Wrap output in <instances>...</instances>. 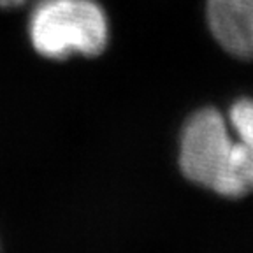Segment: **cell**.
Listing matches in <instances>:
<instances>
[{
  "label": "cell",
  "mask_w": 253,
  "mask_h": 253,
  "mask_svg": "<svg viewBox=\"0 0 253 253\" xmlns=\"http://www.w3.org/2000/svg\"><path fill=\"white\" fill-rule=\"evenodd\" d=\"M32 44L42 56L100 55L107 44V20L93 0H42L30 20Z\"/></svg>",
  "instance_id": "7a4b0ae2"
},
{
  "label": "cell",
  "mask_w": 253,
  "mask_h": 253,
  "mask_svg": "<svg viewBox=\"0 0 253 253\" xmlns=\"http://www.w3.org/2000/svg\"><path fill=\"white\" fill-rule=\"evenodd\" d=\"M25 0H0V7H12V5L23 4Z\"/></svg>",
  "instance_id": "5b68a950"
},
{
  "label": "cell",
  "mask_w": 253,
  "mask_h": 253,
  "mask_svg": "<svg viewBox=\"0 0 253 253\" xmlns=\"http://www.w3.org/2000/svg\"><path fill=\"white\" fill-rule=\"evenodd\" d=\"M253 109L252 102L248 99L237 100L236 104L230 109V120H232V125L236 126V130L239 132L243 142L252 146L253 141V123H252Z\"/></svg>",
  "instance_id": "277c9868"
},
{
  "label": "cell",
  "mask_w": 253,
  "mask_h": 253,
  "mask_svg": "<svg viewBox=\"0 0 253 253\" xmlns=\"http://www.w3.org/2000/svg\"><path fill=\"white\" fill-rule=\"evenodd\" d=\"M208 20L218 42L248 60L253 42V0H208Z\"/></svg>",
  "instance_id": "3957f363"
},
{
  "label": "cell",
  "mask_w": 253,
  "mask_h": 253,
  "mask_svg": "<svg viewBox=\"0 0 253 253\" xmlns=\"http://www.w3.org/2000/svg\"><path fill=\"white\" fill-rule=\"evenodd\" d=\"M181 170L192 181L227 197H241L253 181L252 146L232 142L214 109L199 111L186 123L181 141Z\"/></svg>",
  "instance_id": "6da1fadb"
}]
</instances>
